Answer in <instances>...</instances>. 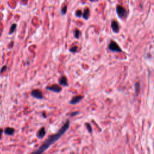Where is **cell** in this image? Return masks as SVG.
<instances>
[{
    "mask_svg": "<svg viewBox=\"0 0 154 154\" xmlns=\"http://www.w3.org/2000/svg\"><path fill=\"white\" fill-rule=\"evenodd\" d=\"M78 114H79V111L73 112V113H72L71 114V117H73V116H76L77 115H78Z\"/></svg>",
    "mask_w": 154,
    "mask_h": 154,
    "instance_id": "obj_20",
    "label": "cell"
},
{
    "mask_svg": "<svg viewBox=\"0 0 154 154\" xmlns=\"http://www.w3.org/2000/svg\"><path fill=\"white\" fill-rule=\"evenodd\" d=\"M85 125H86V127H87V130H88V131H89V133H92V129L91 125H90L89 123H87L86 124H85Z\"/></svg>",
    "mask_w": 154,
    "mask_h": 154,
    "instance_id": "obj_17",
    "label": "cell"
},
{
    "mask_svg": "<svg viewBox=\"0 0 154 154\" xmlns=\"http://www.w3.org/2000/svg\"><path fill=\"white\" fill-rule=\"evenodd\" d=\"M2 134H3V129L0 128V140H1V139Z\"/></svg>",
    "mask_w": 154,
    "mask_h": 154,
    "instance_id": "obj_21",
    "label": "cell"
},
{
    "mask_svg": "<svg viewBox=\"0 0 154 154\" xmlns=\"http://www.w3.org/2000/svg\"><path fill=\"white\" fill-rule=\"evenodd\" d=\"M109 48L110 50L114 52H119H119L122 51L121 48L119 47V45L113 41H111L110 42L109 45Z\"/></svg>",
    "mask_w": 154,
    "mask_h": 154,
    "instance_id": "obj_3",
    "label": "cell"
},
{
    "mask_svg": "<svg viewBox=\"0 0 154 154\" xmlns=\"http://www.w3.org/2000/svg\"><path fill=\"white\" fill-rule=\"evenodd\" d=\"M4 132L7 135H12L14 133H15V129L12 128L8 127V128H5Z\"/></svg>",
    "mask_w": 154,
    "mask_h": 154,
    "instance_id": "obj_11",
    "label": "cell"
},
{
    "mask_svg": "<svg viewBox=\"0 0 154 154\" xmlns=\"http://www.w3.org/2000/svg\"><path fill=\"white\" fill-rule=\"evenodd\" d=\"M59 83L61 85L63 86H67L68 83H67V78L65 76H63L61 77V78L59 79Z\"/></svg>",
    "mask_w": 154,
    "mask_h": 154,
    "instance_id": "obj_9",
    "label": "cell"
},
{
    "mask_svg": "<svg viewBox=\"0 0 154 154\" xmlns=\"http://www.w3.org/2000/svg\"><path fill=\"white\" fill-rule=\"evenodd\" d=\"M67 5H65L61 9V14L62 15H65L66 13L67 12Z\"/></svg>",
    "mask_w": 154,
    "mask_h": 154,
    "instance_id": "obj_14",
    "label": "cell"
},
{
    "mask_svg": "<svg viewBox=\"0 0 154 154\" xmlns=\"http://www.w3.org/2000/svg\"><path fill=\"white\" fill-rule=\"evenodd\" d=\"M116 12L120 18H123L127 15V11L121 5H117L116 7Z\"/></svg>",
    "mask_w": 154,
    "mask_h": 154,
    "instance_id": "obj_2",
    "label": "cell"
},
{
    "mask_svg": "<svg viewBox=\"0 0 154 154\" xmlns=\"http://www.w3.org/2000/svg\"><path fill=\"white\" fill-rule=\"evenodd\" d=\"M0 36H1V34H0Z\"/></svg>",
    "mask_w": 154,
    "mask_h": 154,
    "instance_id": "obj_24",
    "label": "cell"
},
{
    "mask_svg": "<svg viewBox=\"0 0 154 154\" xmlns=\"http://www.w3.org/2000/svg\"><path fill=\"white\" fill-rule=\"evenodd\" d=\"M89 15H90V10L89 8H85V10H84V13L83 14V18L87 20L88 19L89 17Z\"/></svg>",
    "mask_w": 154,
    "mask_h": 154,
    "instance_id": "obj_10",
    "label": "cell"
},
{
    "mask_svg": "<svg viewBox=\"0 0 154 154\" xmlns=\"http://www.w3.org/2000/svg\"><path fill=\"white\" fill-rule=\"evenodd\" d=\"M69 127V121H66L65 124H64L63 127H61V129H59V131H58V133L55 134L50 136V137L47 140L45 143H44L36 151L34 152L33 153H42L43 152H45L46 150L51 146L53 143H54L55 142L57 141L60 138L64 133L67 131Z\"/></svg>",
    "mask_w": 154,
    "mask_h": 154,
    "instance_id": "obj_1",
    "label": "cell"
},
{
    "mask_svg": "<svg viewBox=\"0 0 154 154\" xmlns=\"http://www.w3.org/2000/svg\"><path fill=\"white\" fill-rule=\"evenodd\" d=\"M90 1H94V0H90Z\"/></svg>",
    "mask_w": 154,
    "mask_h": 154,
    "instance_id": "obj_22",
    "label": "cell"
},
{
    "mask_svg": "<svg viewBox=\"0 0 154 154\" xmlns=\"http://www.w3.org/2000/svg\"><path fill=\"white\" fill-rule=\"evenodd\" d=\"M46 89L48 90H50L56 93H59L62 90L61 88L57 84H54L51 85V86H48L46 87Z\"/></svg>",
    "mask_w": 154,
    "mask_h": 154,
    "instance_id": "obj_5",
    "label": "cell"
},
{
    "mask_svg": "<svg viewBox=\"0 0 154 154\" xmlns=\"http://www.w3.org/2000/svg\"><path fill=\"white\" fill-rule=\"evenodd\" d=\"M45 134H46L45 128L44 127H42L40 129L39 132H38L37 135L38 138H39V139H42V138L45 137Z\"/></svg>",
    "mask_w": 154,
    "mask_h": 154,
    "instance_id": "obj_8",
    "label": "cell"
},
{
    "mask_svg": "<svg viewBox=\"0 0 154 154\" xmlns=\"http://www.w3.org/2000/svg\"><path fill=\"white\" fill-rule=\"evenodd\" d=\"M76 16H77V17H81L82 15H83V14H82V12L81 10H77V12H76V13H75Z\"/></svg>",
    "mask_w": 154,
    "mask_h": 154,
    "instance_id": "obj_15",
    "label": "cell"
},
{
    "mask_svg": "<svg viewBox=\"0 0 154 154\" xmlns=\"http://www.w3.org/2000/svg\"><path fill=\"white\" fill-rule=\"evenodd\" d=\"M16 28V24H13L12 25L11 27H10V32L9 33L10 34H12L15 30Z\"/></svg>",
    "mask_w": 154,
    "mask_h": 154,
    "instance_id": "obj_13",
    "label": "cell"
},
{
    "mask_svg": "<svg viewBox=\"0 0 154 154\" xmlns=\"http://www.w3.org/2000/svg\"><path fill=\"white\" fill-rule=\"evenodd\" d=\"M135 92L138 93L140 90V84L139 83H137L135 85Z\"/></svg>",
    "mask_w": 154,
    "mask_h": 154,
    "instance_id": "obj_16",
    "label": "cell"
},
{
    "mask_svg": "<svg viewBox=\"0 0 154 154\" xmlns=\"http://www.w3.org/2000/svg\"><path fill=\"white\" fill-rule=\"evenodd\" d=\"M111 28L112 29H113V31L115 32V33H118V32L120 30V27H119V24L117 23V22L115 21H112L111 22Z\"/></svg>",
    "mask_w": 154,
    "mask_h": 154,
    "instance_id": "obj_7",
    "label": "cell"
},
{
    "mask_svg": "<svg viewBox=\"0 0 154 154\" xmlns=\"http://www.w3.org/2000/svg\"><path fill=\"white\" fill-rule=\"evenodd\" d=\"M31 95L33 97L38 99H41L43 98L42 93V92L40 90L38 89L34 90L32 91L31 93Z\"/></svg>",
    "mask_w": 154,
    "mask_h": 154,
    "instance_id": "obj_4",
    "label": "cell"
},
{
    "mask_svg": "<svg viewBox=\"0 0 154 154\" xmlns=\"http://www.w3.org/2000/svg\"><path fill=\"white\" fill-rule=\"evenodd\" d=\"M6 69H7L6 66H3V67H2V69H1V71H0V73H3L4 72L5 70H6Z\"/></svg>",
    "mask_w": 154,
    "mask_h": 154,
    "instance_id": "obj_19",
    "label": "cell"
},
{
    "mask_svg": "<svg viewBox=\"0 0 154 154\" xmlns=\"http://www.w3.org/2000/svg\"><path fill=\"white\" fill-rule=\"evenodd\" d=\"M77 49H78V47H73L72 48H71V49L69 50L71 52V53H76V52H77Z\"/></svg>",
    "mask_w": 154,
    "mask_h": 154,
    "instance_id": "obj_18",
    "label": "cell"
},
{
    "mask_svg": "<svg viewBox=\"0 0 154 154\" xmlns=\"http://www.w3.org/2000/svg\"><path fill=\"white\" fill-rule=\"evenodd\" d=\"M80 35H81L80 31H79V30L76 29L75 31H74V36H75L76 39H78L79 36H80Z\"/></svg>",
    "mask_w": 154,
    "mask_h": 154,
    "instance_id": "obj_12",
    "label": "cell"
},
{
    "mask_svg": "<svg viewBox=\"0 0 154 154\" xmlns=\"http://www.w3.org/2000/svg\"><path fill=\"white\" fill-rule=\"evenodd\" d=\"M83 99V96H77L73 97L71 101H69V104H77L79 103L82 99Z\"/></svg>",
    "mask_w": 154,
    "mask_h": 154,
    "instance_id": "obj_6",
    "label": "cell"
},
{
    "mask_svg": "<svg viewBox=\"0 0 154 154\" xmlns=\"http://www.w3.org/2000/svg\"><path fill=\"white\" fill-rule=\"evenodd\" d=\"M23 1H25V0H23Z\"/></svg>",
    "mask_w": 154,
    "mask_h": 154,
    "instance_id": "obj_23",
    "label": "cell"
}]
</instances>
